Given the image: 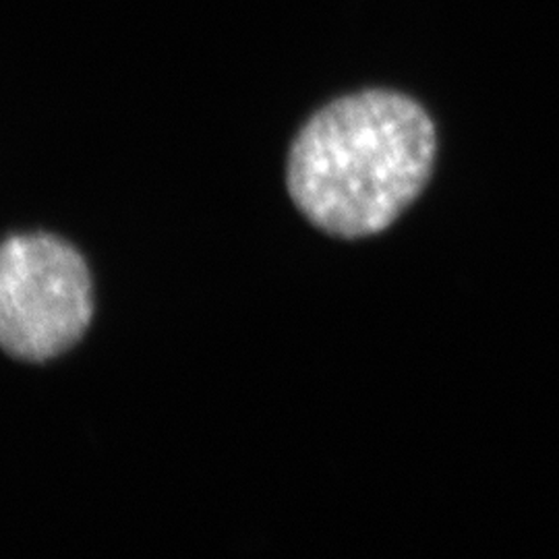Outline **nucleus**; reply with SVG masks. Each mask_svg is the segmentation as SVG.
I'll return each mask as SVG.
<instances>
[{"label": "nucleus", "mask_w": 559, "mask_h": 559, "mask_svg": "<svg viewBox=\"0 0 559 559\" xmlns=\"http://www.w3.org/2000/svg\"><path fill=\"white\" fill-rule=\"evenodd\" d=\"M438 135L425 108L367 90L318 110L293 141L286 187L300 214L336 239L390 228L433 173Z\"/></svg>", "instance_id": "obj_1"}, {"label": "nucleus", "mask_w": 559, "mask_h": 559, "mask_svg": "<svg viewBox=\"0 0 559 559\" xmlns=\"http://www.w3.org/2000/svg\"><path fill=\"white\" fill-rule=\"evenodd\" d=\"M94 318L80 251L50 233L13 235L0 253V344L11 359L48 362L71 350Z\"/></svg>", "instance_id": "obj_2"}]
</instances>
